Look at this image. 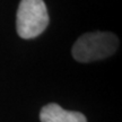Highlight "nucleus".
I'll return each instance as SVG.
<instances>
[{
  "label": "nucleus",
  "instance_id": "f257e3e1",
  "mask_svg": "<svg viewBox=\"0 0 122 122\" xmlns=\"http://www.w3.org/2000/svg\"><path fill=\"white\" fill-rule=\"evenodd\" d=\"M119 48L118 36L111 32H92L79 36L72 45V57L78 62H92L111 57Z\"/></svg>",
  "mask_w": 122,
  "mask_h": 122
},
{
  "label": "nucleus",
  "instance_id": "f03ea898",
  "mask_svg": "<svg viewBox=\"0 0 122 122\" xmlns=\"http://www.w3.org/2000/svg\"><path fill=\"white\" fill-rule=\"evenodd\" d=\"M49 25L48 9L43 0H20L16 15V30L22 39L42 34Z\"/></svg>",
  "mask_w": 122,
  "mask_h": 122
},
{
  "label": "nucleus",
  "instance_id": "7ed1b4c3",
  "mask_svg": "<svg viewBox=\"0 0 122 122\" xmlns=\"http://www.w3.org/2000/svg\"><path fill=\"white\" fill-rule=\"evenodd\" d=\"M41 122H87V119L80 112L67 111L57 103L46 104L40 112Z\"/></svg>",
  "mask_w": 122,
  "mask_h": 122
}]
</instances>
